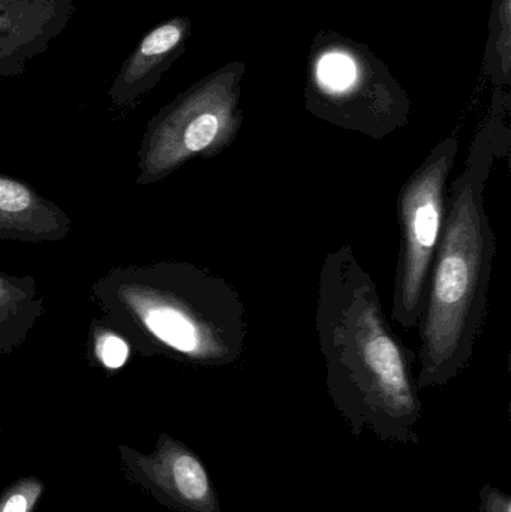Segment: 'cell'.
I'll return each mask as SVG.
<instances>
[{"label": "cell", "mask_w": 511, "mask_h": 512, "mask_svg": "<svg viewBox=\"0 0 511 512\" xmlns=\"http://www.w3.org/2000/svg\"><path fill=\"white\" fill-rule=\"evenodd\" d=\"M503 113L494 111L480 126L464 170L447 194L443 233L417 328L419 390L443 388L458 378L470 364L485 330L497 255L485 197L495 161L509 155L510 132Z\"/></svg>", "instance_id": "7a4b0ae2"}, {"label": "cell", "mask_w": 511, "mask_h": 512, "mask_svg": "<svg viewBox=\"0 0 511 512\" xmlns=\"http://www.w3.org/2000/svg\"><path fill=\"white\" fill-rule=\"evenodd\" d=\"M44 490L39 478H20L0 495V512H35Z\"/></svg>", "instance_id": "4fadbf2b"}, {"label": "cell", "mask_w": 511, "mask_h": 512, "mask_svg": "<svg viewBox=\"0 0 511 512\" xmlns=\"http://www.w3.org/2000/svg\"><path fill=\"white\" fill-rule=\"evenodd\" d=\"M86 355L90 366L98 367L105 373H113L125 366L131 348L104 319L95 318L87 336Z\"/></svg>", "instance_id": "7c38bea8"}, {"label": "cell", "mask_w": 511, "mask_h": 512, "mask_svg": "<svg viewBox=\"0 0 511 512\" xmlns=\"http://www.w3.org/2000/svg\"><path fill=\"white\" fill-rule=\"evenodd\" d=\"M77 11L75 0H0V78L24 74Z\"/></svg>", "instance_id": "ba28073f"}, {"label": "cell", "mask_w": 511, "mask_h": 512, "mask_svg": "<svg viewBox=\"0 0 511 512\" xmlns=\"http://www.w3.org/2000/svg\"><path fill=\"white\" fill-rule=\"evenodd\" d=\"M479 512H511L509 493L497 489L492 484H486L480 490Z\"/></svg>", "instance_id": "9a60e30c"}, {"label": "cell", "mask_w": 511, "mask_h": 512, "mask_svg": "<svg viewBox=\"0 0 511 512\" xmlns=\"http://www.w3.org/2000/svg\"><path fill=\"white\" fill-rule=\"evenodd\" d=\"M315 331L330 400L351 433L368 430L386 444H419L417 352L393 330L374 279L347 243L321 265Z\"/></svg>", "instance_id": "6da1fadb"}, {"label": "cell", "mask_w": 511, "mask_h": 512, "mask_svg": "<svg viewBox=\"0 0 511 512\" xmlns=\"http://www.w3.org/2000/svg\"><path fill=\"white\" fill-rule=\"evenodd\" d=\"M123 475L155 501L176 512H222L221 499L203 460L182 441L161 433L155 450L119 445Z\"/></svg>", "instance_id": "52a82bcc"}, {"label": "cell", "mask_w": 511, "mask_h": 512, "mask_svg": "<svg viewBox=\"0 0 511 512\" xmlns=\"http://www.w3.org/2000/svg\"><path fill=\"white\" fill-rule=\"evenodd\" d=\"M246 65L230 62L183 90L144 129L138 149L137 186L167 179L194 161L221 155L243 125L240 108Z\"/></svg>", "instance_id": "277c9868"}, {"label": "cell", "mask_w": 511, "mask_h": 512, "mask_svg": "<svg viewBox=\"0 0 511 512\" xmlns=\"http://www.w3.org/2000/svg\"><path fill=\"white\" fill-rule=\"evenodd\" d=\"M191 30V18L177 15L144 33L108 89L111 110L119 116L134 111L185 53Z\"/></svg>", "instance_id": "9c48e42d"}, {"label": "cell", "mask_w": 511, "mask_h": 512, "mask_svg": "<svg viewBox=\"0 0 511 512\" xmlns=\"http://www.w3.org/2000/svg\"><path fill=\"white\" fill-rule=\"evenodd\" d=\"M459 150L458 134L441 140L401 186L396 201L399 254L392 318L404 330L419 328L429 277L443 233L447 189Z\"/></svg>", "instance_id": "8992f818"}, {"label": "cell", "mask_w": 511, "mask_h": 512, "mask_svg": "<svg viewBox=\"0 0 511 512\" xmlns=\"http://www.w3.org/2000/svg\"><path fill=\"white\" fill-rule=\"evenodd\" d=\"M306 108L318 119L380 141L408 123L410 99L365 45L318 33Z\"/></svg>", "instance_id": "5b68a950"}, {"label": "cell", "mask_w": 511, "mask_h": 512, "mask_svg": "<svg viewBox=\"0 0 511 512\" xmlns=\"http://www.w3.org/2000/svg\"><path fill=\"white\" fill-rule=\"evenodd\" d=\"M101 318L140 357L230 367L245 354L248 309L224 277L186 261L120 265L90 285Z\"/></svg>", "instance_id": "3957f363"}, {"label": "cell", "mask_w": 511, "mask_h": 512, "mask_svg": "<svg viewBox=\"0 0 511 512\" xmlns=\"http://www.w3.org/2000/svg\"><path fill=\"white\" fill-rule=\"evenodd\" d=\"M45 312L35 277L11 276L0 270V355L14 354Z\"/></svg>", "instance_id": "8fae6325"}, {"label": "cell", "mask_w": 511, "mask_h": 512, "mask_svg": "<svg viewBox=\"0 0 511 512\" xmlns=\"http://www.w3.org/2000/svg\"><path fill=\"white\" fill-rule=\"evenodd\" d=\"M71 227L62 207L42 197L30 183L0 173V240L60 242Z\"/></svg>", "instance_id": "30bf717a"}, {"label": "cell", "mask_w": 511, "mask_h": 512, "mask_svg": "<svg viewBox=\"0 0 511 512\" xmlns=\"http://www.w3.org/2000/svg\"><path fill=\"white\" fill-rule=\"evenodd\" d=\"M511 0H500V39H498V53L503 56V72L506 81L510 72V6Z\"/></svg>", "instance_id": "5bb4252c"}]
</instances>
